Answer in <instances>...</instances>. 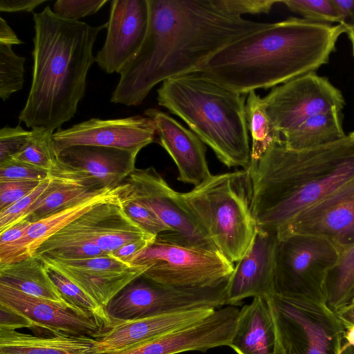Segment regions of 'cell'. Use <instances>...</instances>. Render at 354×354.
Here are the masks:
<instances>
[{
  "mask_svg": "<svg viewBox=\"0 0 354 354\" xmlns=\"http://www.w3.org/2000/svg\"><path fill=\"white\" fill-rule=\"evenodd\" d=\"M31 136L32 131H26L20 125L2 127L0 129V162L19 154L27 145Z\"/></svg>",
  "mask_w": 354,
  "mask_h": 354,
  "instance_id": "ab89813d",
  "label": "cell"
},
{
  "mask_svg": "<svg viewBox=\"0 0 354 354\" xmlns=\"http://www.w3.org/2000/svg\"><path fill=\"white\" fill-rule=\"evenodd\" d=\"M345 343L354 346V324L344 325Z\"/></svg>",
  "mask_w": 354,
  "mask_h": 354,
  "instance_id": "816d5d0a",
  "label": "cell"
},
{
  "mask_svg": "<svg viewBox=\"0 0 354 354\" xmlns=\"http://www.w3.org/2000/svg\"><path fill=\"white\" fill-rule=\"evenodd\" d=\"M246 97L197 73L168 79L157 90L160 106L181 118L223 165L243 169L251 151Z\"/></svg>",
  "mask_w": 354,
  "mask_h": 354,
  "instance_id": "277c9868",
  "label": "cell"
},
{
  "mask_svg": "<svg viewBox=\"0 0 354 354\" xmlns=\"http://www.w3.org/2000/svg\"><path fill=\"white\" fill-rule=\"evenodd\" d=\"M118 196L124 213L148 234L158 236L169 228L148 207L139 202L124 183L118 186Z\"/></svg>",
  "mask_w": 354,
  "mask_h": 354,
  "instance_id": "e575fe53",
  "label": "cell"
},
{
  "mask_svg": "<svg viewBox=\"0 0 354 354\" xmlns=\"http://www.w3.org/2000/svg\"><path fill=\"white\" fill-rule=\"evenodd\" d=\"M216 308H198L114 322L96 339L98 353L113 352L140 344L197 322Z\"/></svg>",
  "mask_w": 354,
  "mask_h": 354,
  "instance_id": "44dd1931",
  "label": "cell"
},
{
  "mask_svg": "<svg viewBox=\"0 0 354 354\" xmlns=\"http://www.w3.org/2000/svg\"><path fill=\"white\" fill-rule=\"evenodd\" d=\"M278 234L257 229L244 255L236 263L226 291L227 305L235 306L249 297L275 295L274 272Z\"/></svg>",
  "mask_w": 354,
  "mask_h": 354,
  "instance_id": "d6986e66",
  "label": "cell"
},
{
  "mask_svg": "<svg viewBox=\"0 0 354 354\" xmlns=\"http://www.w3.org/2000/svg\"><path fill=\"white\" fill-rule=\"evenodd\" d=\"M346 33L354 31V0H333Z\"/></svg>",
  "mask_w": 354,
  "mask_h": 354,
  "instance_id": "bcb514c9",
  "label": "cell"
},
{
  "mask_svg": "<svg viewBox=\"0 0 354 354\" xmlns=\"http://www.w3.org/2000/svg\"><path fill=\"white\" fill-rule=\"evenodd\" d=\"M145 115L154 122L159 144L176 165L178 180L195 187L212 175L206 159L205 145L194 132L156 109H146Z\"/></svg>",
  "mask_w": 354,
  "mask_h": 354,
  "instance_id": "ffe728a7",
  "label": "cell"
},
{
  "mask_svg": "<svg viewBox=\"0 0 354 354\" xmlns=\"http://www.w3.org/2000/svg\"><path fill=\"white\" fill-rule=\"evenodd\" d=\"M352 47H353V56H354V47L353 46H352Z\"/></svg>",
  "mask_w": 354,
  "mask_h": 354,
  "instance_id": "11a10c76",
  "label": "cell"
},
{
  "mask_svg": "<svg viewBox=\"0 0 354 354\" xmlns=\"http://www.w3.org/2000/svg\"><path fill=\"white\" fill-rule=\"evenodd\" d=\"M228 281L215 287L185 289L162 285L141 275L124 288L106 310L114 323L198 308H218L227 306Z\"/></svg>",
  "mask_w": 354,
  "mask_h": 354,
  "instance_id": "30bf717a",
  "label": "cell"
},
{
  "mask_svg": "<svg viewBox=\"0 0 354 354\" xmlns=\"http://www.w3.org/2000/svg\"><path fill=\"white\" fill-rule=\"evenodd\" d=\"M91 212L93 241L104 254H113L135 241L156 238L124 213L118 198L95 206Z\"/></svg>",
  "mask_w": 354,
  "mask_h": 354,
  "instance_id": "d4e9b609",
  "label": "cell"
},
{
  "mask_svg": "<svg viewBox=\"0 0 354 354\" xmlns=\"http://www.w3.org/2000/svg\"><path fill=\"white\" fill-rule=\"evenodd\" d=\"M97 340L87 336H35L0 329V354H99Z\"/></svg>",
  "mask_w": 354,
  "mask_h": 354,
  "instance_id": "484cf974",
  "label": "cell"
},
{
  "mask_svg": "<svg viewBox=\"0 0 354 354\" xmlns=\"http://www.w3.org/2000/svg\"><path fill=\"white\" fill-rule=\"evenodd\" d=\"M46 0H1L0 11L5 12H32Z\"/></svg>",
  "mask_w": 354,
  "mask_h": 354,
  "instance_id": "7dc6e473",
  "label": "cell"
},
{
  "mask_svg": "<svg viewBox=\"0 0 354 354\" xmlns=\"http://www.w3.org/2000/svg\"><path fill=\"white\" fill-rule=\"evenodd\" d=\"M32 82L19 121L27 127L55 131L76 113L86 88L98 33L92 26L56 15L49 7L33 13Z\"/></svg>",
  "mask_w": 354,
  "mask_h": 354,
  "instance_id": "3957f363",
  "label": "cell"
},
{
  "mask_svg": "<svg viewBox=\"0 0 354 354\" xmlns=\"http://www.w3.org/2000/svg\"><path fill=\"white\" fill-rule=\"evenodd\" d=\"M41 259L105 308L124 288L148 268L147 265L124 261L112 254L84 258Z\"/></svg>",
  "mask_w": 354,
  "mask_h": 354,
  "instance_id": "4fadbf2b",
  "label": "cell"
},
{
  "mask_svg": "<svg viewBox=\"0 0 354 354\" xmlns=\"http://www.w3.org/2000/svg\"><path fill=\"white\" fill-rule=\"evenodd\" d=\"M267 300L275 327L274 354H340L345 328L326 303L278 295Z\"/></svg>",
  "mask_w": 354,
  "mask_h": 354,
  "instance_id": "52a82bcc",
  "label": "cell"
},
{
  "mask_svg": "<svg viewBox=\"0 0 354 354\" xmlns=\"http://www.w3.org/2000/svg\"><path fill=\"white\" fill-rule=\"evenodd\" d=\"M25 60L12 46L0 44V97L3 101L22 88Z\"/></svg>",
  "mask_w": 354,
  "mask_h": 354,
  "instance_id": "d590c367",
  "label": "cell"
},
{
  "mask_svg": "<svg viewBox=\"0 0 354 354\" xmlns=\"http://www.w3.org/2000/svg\"><path fill=\"white\" fill-rule=\"evenodd\" d=\"M277 234L321 236L341 252L354 241V176L301 212Z\"/></svg>",
  "mask_w": 354,
  "mask_h": 354,
  "instance_id": "2e32d148",
  "label": "cell"
},
{
  "mask_svg": "<svg viewBox=\"0 0 354 354\" xmlns=\"http://www.w3.org/2000/svg\"><path fill=\"white\" fill-rule=\"evenodd\" d=\"M344 325L354 324V304L335 312Z\"/></svg>",
  "mask_w": 354,
  "mask_h": 354,
  "instance_id": "f907efd6",
  "label": "cell"
},
{
  "mask_svg": "<svg viewBox=\"0 0 354 354\" xmlns=\"http://www.w3.org/2000/svg\"><path fill=\"white\" fill-rule=\"evenodd\" d=\"M149 26L136 54L120 72L111 102L138 106L158 84L194 73L230 43L269 23L231 14L220 0H148Z\"/></svg>",
  "mask_w": 354,
  "mask_h": 354,
  "instance_id": "6da1fadb",
  "label": "cell"
},
{
  "mask_svg": "<svg viewBox=\"0 0 354 354\" xmlns=\"http://www.w3.org/2000/svg\"><path fill=\"white\" fill-rule=\"evenodd\" d=\"M123 183L139 202L169 228V232L158 236L186 246L219 252L184 205L180 192L171 188L154 167L136 168Z\"/></svg>",
  "mask_w": 354,
  "mask_h": 354,
  "instance_id": "8fae6325",
  "label": "cell"
},
{
  "mask_svg": "<svg viewBox=\"0 0 354 354\" xmlns=\"http://www.w3.org/2000/svg\"><path fill=\"white\" fill-rule=\"evenodd\" d=\"M221 6L232 15L243 17L244 15L268 13L279 0H220Z\"/></svg>",
  "mask_w": 354,
  "mask_h": 354,
  "instance_id": "ee69618b",
  "label": "cell"
},
{
  "mask_svg": "<svg viewBox=\"0 0 354 354\" xmlns=\"http://www.w3.org/2000/svg\"><path fill=\"white\" fill-rule=\"evenodd\" d=\"M49 176L51 179L49 191L27 218L31 222L110 188L102 187L93 178L68 167L58 158L49 171Z\"/></svg>",
  "mask_w": 354,
  "mask_h": 354,
  "instance_id": "603a6c76",
  "label": "cell"
},
{
  "mask_svg": "<svg viewBox=\"0 0 354 354\" xmlns=\"http://www.w3.org/2000/svg\"><path fill=\"white\" fill-rule=\"evenodd\" d=\"M156 238L140 239L131 242L121 247L112 254L124 261L131 263L133 258L152 243Z\"/></svg>",
  "mask_w": 354,
  "mask_h": 354,
  "instance_id": "c3c4849f",
  "label": "cell"
},
{
  "mask_svg": "<svg viewBox=\"0 0 354 354\" xmlns=\"http://www.w3.org/2000/svg\"><path fill=\"white\" fill-rule=\"evenodd\" d=\"M275 327L267 299L254 297L239 311L230 346L236 354H274Z\"/></svg>",
  "mask_w": 354,
  "mask_h": 354,
  "instance_id": "cb8c5ba5",
  "label": "cell"
},
{
  "mask_svg": "<svg viewBox=\"0 0 354 354\" xmlns=\"http://www.w3.org/2000/svg\"><path fill=\"white\" fill-rule=\"evenodd\" d=\"M34 328L33 324L24 315L0 303V329Z\"/></svg>",
  "mask_w": 354,
  "mask_h": 354,
  "instance_id": "f6af8a7d",
  "label": "cell"
},
{
  "mask_svg": "<svg viewBox=\"0 0 354 354\" xmlns=\"http://www.w3.org/2000/svg\"><path fill=\"white\" fill-rule=\"evenodd\" d=\"M339 254L335 245L321 236L278 234L275 295L326 303V278Z\"/></svg>",
  "mask_w": 354,
  "mask_h": 354,
  "instance_id": "9c48e42d",
  "label": "cell"
},
{
  "mask_svg": "<svg viewBox=\"0 0 354 354\" xmlns=\"http://www.w3.org/2000/svg\"><path fill=\"white\" fill-rule=\"evenodd\" d=\"M342 111L332 110L307 119L282 136L291 149H306L326 145L344 138Z\"/></svg>",
  "mask_w": 354,
  "mask_h": 354,
  "instance_id": "f546056e",
  "label": "cell"
},
{
  "mask_svg": "<svg viewBox=\"0 0 354 354\" xmlns=\"http://www.w3.org/2000/svg\"><path fill=\"white\" fill-rule=\"evenodd\" d=\"M49 175V171L15 159L0 162V181L37 180L41 181Z\"/></svg>",
  "mask_w": 354,
  "mask_h": 354,
  "instance_id": "b9f144b4",
  "label": "cell"
},
{
  "mask_svg": "<svg viewBox=\"0 0 354 354\" xmlns=\"http://www.w3.org/2000/svg\"><path fill=\"white\" fill-rule=\"evenodd\" d=\"M118 187L106 188L100 193L59 209L32 222L26 234V243L31 256L49 237L80 218L95 206L117 199Z\"/></svg>",
  "mask_w": 354,
  "mask_h": 354,
  "instance_id": "f1b7e54d",
  "label": "cell"
},
{
  "mask_svg": "<svg viewBox=\"0 0 354 354\" xmlns=\"http://www.w3.org/2000/svg\"><path fill=\"white\" fill-rule=\"evenodd\" d=\"M351 304H354V299H353V301H352V303H351Z\"/></svg>",
  "mask_w": 354,
  "mask_h": 354,
  "instance_id": "9f6ffc18",
  "label": "cell"
},
{
  "mask_svg": "<svg viewBox=\"0 0 354 354\" xmlns=\"http://www.w3.org/2000/svg\"><path fill=\"white\" fill-rule=\"evenodd\" d=\"M263 98L266 111L281 136L310 117L342 111L345 104L341 91L315 72L277 86Z\"/></svg>",
  "mask_w": 354,
  "mask_h": 354,
  "instance_id": "7c38bea8",
  "label": "cell"
},
{
  "mask_svg": "<svg viewBox=\"0 0 354 354\" xmlns=\"http://www.w3.org/2000/svg\"><path fill=\"white\" fill-rule=\"evenodd\" d=\"M131 263L147 265L142 275L150 280L185 289L219 286L229 280L234 268L219 252L178 244L160 236Z\"/></svg>",
  "mask_w": 354,
  "mask_h": 354,
  "instance_id": "ba28073f",
  "label": "cell"
},
{
  "mask_svg": "<svg viewBox=\"0 0 354 354\" xmlns=\"http://www.w3.org/2000/svg\"><path fill=\"white\" fill-rule=\"evenodd\" d=\"M22 43L6 21L0 17V44L12 46Z\"/></svg>",
  "mask_w": 354,
  "mask_h": 354,
  "instance_id": "681fc988",
  "label": "cell"
},
{
  "mask_svg": "<svg viewBox=\"0 0 354 354\" xmlns=\"http://www.w3.org/2000/svg\"><path fill=\"white\" fill-rule=\"evenodd\" d=\"M40 182L37 180L0 181V210L7 208L26 196Z\"/></svg>",
  "mask_w": 354,
  "mask_h": 354,
  "instance_id": "7bdbcfd3",
  "label": "cell"
},
{
  "mask_svg": "<svg viewBox=\"0 0 354 354\" xmlns=\"http://www.w3.org/2000/svg\"><path fill=\"white\" fill-rule=\"evenodd\" d=\"M31 223L26 218L0 232V266L32 257L26 243Z\"/></svg>",
  "mask_w": 354,
  "mask_h": 354,
  "instance_id": "8d00e7d4",
  "label": "cell"
},
{
  "mask_svg": "<svg viewBox=\"0 0 354 354\" xmlns=\"http://www.w3.org/2000/svg\"><path fill=\"white\" fill-rule=\"evenodd\" d=\"M326 305L333 311L350 305L354 299V241L340 252L324 283Z\"/></svg>",
  "mask_w": 354,
  "mask_h": 354,
  "instance_id": "1f68e13d",
  "label": "cell"
},
{
  "mask_svg": "<svg viewBox=\"0 0 354 354\" xmlns=\"http://www.w3.org/2000/svg\"><path fill=\"white\" fill-rule=\"evenodd\" d=\"M108 0H57L53 11L58 16L73 21L91 15L100 10Z\"/></svg>",
  "mask_w": 354,
  "mask_h": 354,
  "instance_id": "60d3db41",
  "label": "cell"
},
{
  "mask_svg": "<svg viewBox=\"0 0 354 354\" xmlns=\"http://www.w3.org/2000/svg\"><path fill=\"white\" fill-rule=\"evenodd\" d=\"M340 354H354V346L343 344Z\"/></svg>",
  "mask_w": 354,
  "mask_h": 354,
  "instance_id": "f5cc1de1",
  "label": "cell"
},
{
  "mask_svg": "<svg viewBox=\"0 0 354 354\" xmlns=\"http://www.w3.org/2000/svg\"><path fill=\"white\" fill-rule=\"evenodd\" d=\"M46 266L48 274L64 301L94 317L106 330L111 326L113 322L105 308L62 273Z\"/></svg>",
  "mask_w": 354,
  "mask_h": 354,
  "instance_id": "d6a6232c",
  "label": "cell"
},
{
  "mask_svg": "<svg viewBox=\"0 0 354 354\" xmlns=\"http://www.w3.org/2000/svg\"><path fill=\"white\" fill-rule=\"evenodd\" d=\"M279 3L308 21L340 24V16L333 0H282Z\"/></svg>",
  "mask_w": 354,
  "mask_h": 354,
  "instance_id": "f35d334b",
  "label": "cell"
},
{
  "mask_svg": "<svg viewBox=\"0 0 354 354\" xmlns=\"http://www.w3.org/2000/svg\"><path fill=\"white\" fill-rule=\"evenodd\" d=\"M31 131L30 141L12 159L50 171L57 160L52 144L54 132L44 129H33Z\"/></svg>",
  "mask_w": 354,
  "mask_h": 354,
  "instance_id": "836d02e7",
  "label": "cell"
},
{
  "mask_svg": "<svg viewBox=\"0 0 354 354\" xmlns=\"http://www.w3.org/2000/svg\"><path fill=\"white\" fill-rule=\"evenodd\" d=\"M341 25L290 18L269 24L223 47L194 72L235 92L274 88L326 64Z\"/></svg>",
  "mask_w": 354,
  "mask_h": 354,
  "instance_id": "7a4b0ae2",
  "label": "cell"
},
{
  "mask_svg": "<svg viewBox=\"0 0 354 354\" xmlns=\"http://www.w3.org/2000/svg\"><path fill=\"white\" fill-rule=\"evenodd\" d=\"M50 182L48 175L26 196L7 208L0 210V232L27 218L33 208L48 192Z\"/></svg>",
  "mask_w": 354,
  "mask_h": 354,
  "instance_id": "74e56055",
  "label": "cell"
},
{
  "mask_svg": "<svg viewBox=\"0 0 354 354\" xmlns=\"http://www.w3.org/2000/svg\"><path fill=\"white\" fill-rule=\"evenodd\" d=\"M91 210L49 237L34 255L49 259H73L104 254L93 241Z\"/></svg>",
  "mask_w": 354,
  "mask_h": 354,
  "instance_id": "4316f807",
  "label": "cell"
},
{
  "mask_svg": "<svg viewBox=\"0 0 354 354\" xmlns=\"http://www.w3.org/2000/svg\"><path fill=\"white\" fill-rule=\"evenodd\" d=\"M347 34H348L349 39L351 41L352 46L354 47V31L349 32Z\"/></svg>",
  "mask_w": 354,
  "mask_h": 354,
  "instance_id": "db71d44e",
  "label": "cell"
},
{
  "mask_svg": "<svg viewBox=\"0 0 354 354\" xmlns=\"http://www.w3.org/2000/svg\"><path fill=\"white\" fill-rule=\"evenodd\" d=\"M239 311L235 306L227 305L192 324L122 350L99 354H179L228 346Z\"/></svg>",
  "mask_w": 354,
  "mask_h": 354,
  "instance_id": "9a60e30c",
  "label": "cell"
},
{
  "mask_svg": "<svg viewBox=\"0 0 354 354\" xmlns=\"http://www.w3.org/2000/svg\"><path fill=\"white\" fill-rule=\"evenodd\" d=\"M245 113L248 131L252 138L251 162L257 161L270 147L283 139L266 111L263 98L256 91L247 94Z\"/></svg>",
  "mask_w": 354,
  "mask_h": 354,
  "instance_id": "4dcf8cb0",
  "label": "cell"
},
{
  "mask_svg": "<svg viewBox=\"0 0 354 354\" xmlns=\"http://www.w3.org/2000/svg\"><path fill=\"white\" fill-rule=\"evenodd\" d=\"M180 198L219 252L236 263L257 229L248 169L212 175Z\"/></svg>",
  "mask_w": 354,
  "mask_h": 354,
  "instance_id": "8992f818",
  "label": "cell"
},
{
  "mask_svg": "<svg viewBox=\"0 0 354 354\" xmlns=\"http://www.w3.org/2000/svg\"><path fill=\"white\" fill-rule=\"evenodd\" d=\"M354 158V131L336 142L306 149L270 147L248 168L251 209L257 227L307 186Z\"/></svg>",
  "mask_w": 354,
  "mask_h": 354,
  "instance_id": "5b68a950",
  "label": "cell"
},
{
  "mask_svg": "<svg viewBox=\"0 0 354 354\" xmlns=\"http://www.w3.org/2000/svg\"><path fill=\"white\" fill-rule=\"evenodd\" d=\"M0 303L24 315L34 328L46 329L53 335L97 339L106 330L94 317L65 301L32 296L1 283Z\"/></svg>",
  "mask_w": 354,
  "mask_h": 354,
  "instance_id": "ac0fdd59",
  "label": "cell"
},
{
  "mask_svg": "<svg viewBox=\"0 0 354 354\" xmlns=\"http://www.w3.org/2000/svg\"><path fill=\"white\" fill-rule=\"evenodd\" d=\"M139 152L112 147L76 145L57 156L68 167L89 176L104 187L115 188L136 169Z\"/></svg>",
  "mask_w": 354,
  "mask_h": 354,
  "instance_id": "7402d4cb",
  "label": "cell"
},
{
  "mask_svg": "<svg viewBox=\"0 0 354 354\" xmlns=\"http://www.w3.org/2000/svg\"><path fill=\"white\" fill-rule=\"evenodd\" d=\"M0 283L32 296L64 301L48 274L46 264L37 255L0 266Z\"/></svg>",
  "mask_w": 354,
  "mask_h": 354,
  "instance_id": "83f0119b",
  "label": "cell"
},
{
  "mask_svg": "<svg viewBox=\"0 0 354 354\" xmlns=\"http://www.w3.org/2000/svg\"><path fill=\"white\" fill-rule=\"evenodd\" d=\"M156 125L147 116L102 120L91 118L66 129H59L52 136L56 156L66 148L92 145L140 151L154 141Z\"/></svg>",
  "mask_w": 354,
  "mask_h": 354,
  "instance_id": "5bb4252c",
  "label": "cell"
},
{
  "mask_svg": "<svg viewBox=\"0 0 354 354\" xmlns=\"http://www.w3.org/2000/svg\"><path fill=\"white\" fill-rule=\"evenodd\" d=\"M149 19L148 0L111 1L106 39L95 55V62L103 71L120 73L142 44Z\"/></svg>",
  "mask_w": 354,
  "mask_h": 354,
  "instance_id": "e0dca14e",
  "label": "cell"
}]
</instances>
